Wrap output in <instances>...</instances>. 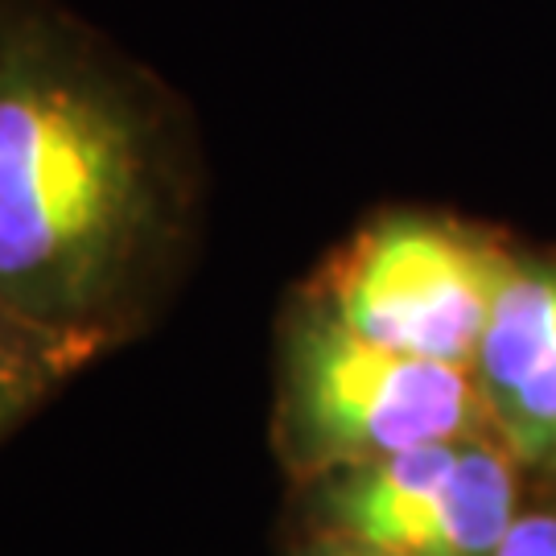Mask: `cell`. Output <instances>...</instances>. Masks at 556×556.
<instances>
[{"instance_id": "cell-1", "label": "cell", "mask_w": 556, "mask_h": 556, "mask_svg": "<svg viewBox=\"0 0 556 556\" xmlns=\"http://www.w3.org/2000/svg\"><path fill=\"white\" fill-rule=\"evenodd\" d=\"M178 211L149 79L59 0H0V318L100 358L137 326Z\"/></svg>"}, {"instance_id": "cell-2", "label": "cell", "mask_w": 556, "mask_h": 556, "mask_svg": "<svg viewBox=\"0 0 556 556\" xmlns=\"http://www.w3.org/2000/svg\"><path fill=\"white\" fill-rule=\"evenodd\" d=\"M470 420L462 367L355 334L314 309L289 351L285 425L301 457L379 462L429 441H454Z\"/></svg>"}, {"instance_id": "cell-3", "label": "cell", "mask_w": 556, "mask_h": 556, "mask_svg": "<svg viewBox=\"0 0 556 556\" xmlns=\"http://www.w3.org/2000/svg\"><path fill=\"white\" fill-rule=\"evenodd\" d=\"M507 260L433 219H383L321 273L318 309L355 334L462 367L495 305Z\"/></svg>"}, {"instance_id": "cell-4", "label": "cell", "mask_w": 556, "mask_h": 556, "mask_svg": "<svg viewBox=\"0 0 556 556\" xmlns=\"http://www.w3.org/2000/svg\"><path fill=\"white\" fill-rule=\"evenodd\" d=\"M511 528V470L486 450H462L457 470L420 507L376 528L358 548L379 556H491Z\"/></svg>"}, {"instance_id": "cell-5", "label": "cell", "mask_w": 556, "mask_h": 556, "mask_svg": "<svg viewBox=\"0 0 556 556\" xmlns=\"http://www.w3.org/2000/svg\"><path fill=\"white\" fill-rule=\"evenodd\" d=\"M556 346V273L519 268L507 260L491 318L478 342V363L495 396H511L528 371Z\"/></svg>"}, {"instance_id": "cell-6", "label": "cell", "mask_w": 556, "mask_h": 556, "mask_svg": "<svg viewBox=\"0 0 556 556\" xmlns=\"http://www.w3.org/2000/svg\"><path fill=\"white\" fill-rule=\"evenodd\" d=\"M79 367H87L79 351L0 318V438L17 429Z\"/></svg>"}, {"instance_id": "cell-7", "label": "cell", "mask_w": 556, "mask_h": 556, "mask_svg": "<svg viewBox=\"0 0 556 556\" xmlns=\"http://www.w3.org/2000/svg\"><path fill=\"white\" fill-rule=\"evenodd\" d=\"M516 441L528 454L556 450V346L528 371L511 396L498 400Z\"/></svg>"}, {"instance_id": "cell-8", "label": "cell", "mask_w": 556, "mask_h": 556, "mask_svg": "<svg viewBox=\"0 0 556 556\" xmlns=\"http://www.w3.org/2000/svg\"><path fill=\"white\" fill-rule=\"evenodd\" d=\"M491 556H556V516L511 519L507 536Z\"/></svg>"}, {"instance_id": "cell-9", "label": "cell", "mask_w": 556, "mask_h": 556, "mask_svg": "<svg viewBox=\"0 0 556 556\" xmlns=\"http://www.w3.org/2000/svg\"><path fill=\"white\" fill-rule=\"evenodd\" d=\"M314 556H379V553H371V548H326V553H314Z\"/></svg>"}]
</instances>
